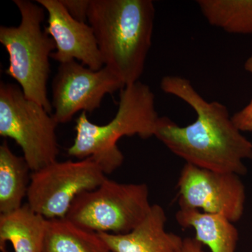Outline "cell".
<instances>
[{"label": "cell", "mask_w": 252, "mask_h": 252, "mask_svg": "<svg viewBox=\"0 0 252 252\" xmlns=\"http://www.w3.org/2000/svg\"><path fill=\"white\" fill-rule=\"evenodd\" d=\"M160 88L190 106L197 119L193 124L180 126L170 118L159 117L154 137L186 163L212 171L246 175L244 160H252V142L235 125L224 104L207 102L189 79L180 76H165Z\"/></svg>", "instance_id": "cell-1"}, {"label": "cell", "mask_w": 252, "mask_h": 252, "mask_svg": "<svg viewBox=\"0 0 252 252\" xmlns=\"http://www.w3.org/2000/svg\"><path fill=\"white\" fill-rule=\"evenodd\" d=\"M154 19L152 0H91L88 21L104 67L125 86L139 81L143 74Z\"/></svg>", "instance_id": "cell-2"}, {"label": "cell", "mask_w": 252, "mask_h": 252, "mask_svg": "<svg viewBox=\"0 0 252 252\" xmlns=\"http://www.w3.org/2000/svg\"><path fill=\"white\" fill-rule=\"evenodd\" d=\"M158 114L155 96L150 87L140 81L126 86L119 94L115 117L105 125H96L81 112L76 120V136L67 149L70 157L79 160L91 157L105 175L122 166L124 157L117 142L124 136L142 139L154 136Z\"/></svg>", "instance_id": "cell-3"}, {"label": "cell", "mask_w": 252, "mask_h": 252, "mask_svg": "<svg viewBox=\"0 0 252 252\" xmlns=\"http://www.w3.org/2000/svg\"><path fill=\"white\" fill-rule=\"evenodd\" d=\"M14 2L21 14V23L18 27H0V43L9 54V66L5 72L17 81L27 98L51 114L47 81L51 72L49 59L56 44L41 28L45 9L28 0Z\"/></svg>", "instance_id": "cell-4"}, {"label": "cell", "mask_w": 252, "mask_h": 252, "mask_svg": "<svg viewBox=\"0 0 252 252\" xmlns=\"http://www.w3.org/2000/svg\"><path fill=\"white\" fill-rule=\"evenodd\" d=\"M152 207L146 184L120 183L107 178L97 188L77 196L66 218L95 233L124 235L137 228Z\"/></svg>", "instance_id": "cell-5"}, {"label": "cell", "mask_w": 252, "mask_h": 252, "mask_svg": "<svg viewBox=\"0 0 252 252\" xmlns=\"http://www.w3.org/2000/svg\"><path fill=\"white\" fill-rule=\"evenodd\" d=\"M58 124L42 106L27 98L21 87L1 82L0 135L20 146L31 172L57 160Z\"/></svg>", "instance_id": "cell-6"}, {"label": "cell", "mask_w": 252, "mask_h": 252, "mask_svg": "<svg viewBox=\"0 0 252 252\" xmlns=\"http://www.w3.org/2000/svg\"><path fill=\"white\" fill-rule=\"evenodd\" d=\"M106 180L91 157L76 161L56 160L32 172L28 204L46 220L65 218L77 196L97 188Z\"/></svg>", "instance_id": "cell-7"}, {"label": "cell", "mask_w": 252, "mask_h": 252, "mask_svg": "<svg viewBox=\"0 0 252 252\" xmlns=\"http://www.w3.org/2000/svg\"><path fill=\"white\" fill-rule=\"evenodd\" d=\"M180 209L220 215L233 223L243 216L246 189L240 176L186 163L178 182Z\"/></svg>", "instance_id": "cell-8"}, {"label": "cell", "mask_w": 252, "mask_h": 252, "mask_svg": "<svg viewBox=\"0 0 252 252\" xmlns=\"http://www.w3.org/2000/svg\"><path fill=\"white\" fill-rule=\"evenodd\" d=\"M125 87L109 68L94 71L76 61L60 64L52 82V114L58 124L70 122L77 112L99 108L107 94Z\"/></svg>", "instance_id": "cell-9"}, {"label": "cell", "mask_w": 252, "mask_h": 252, "mask_svg": "<svg viewBox=\"0 0 252 252\" xmlns=\"http://www.w3.org/2000/svg\"><path fill=\"white\" fill-rule=\"evenodd\" d=\"M48 13L44 31L56 44L51 59L60 64L75 61L94 71L104 65L94 30L90 25L79 22L68 13L61 0H37Z\"/></svg>", "instance_id": "cell-10"}, {"label": "cell", "mask_w": 252, "mask_h": 252, "mask_svg": "<svg viewBox=\"0 0 252 252\" xmlns=\"http://www.w3.org/2000/svg\"><path fill=\"white\" fill-rule=\"evenodd\" d=\"M166 222L165 210L155 204L145 220L130 233L99 235L112 252H179L184 239L166 231Z\"/></svg>", "instance_id": "cell-11"}, {"label": "cell", "mask_w": 252, "mask_h": 252, "mask_svg": "<svg viewBox=\"0 0 252 252\" xmlns=\"http://www.w3.org/2000/svg\"><path fill=\"white\" fill-rule=\"evenodd\" d=\"M46 219L28 204L0 216V248L9 243L14 252H43Z\"/></svg>", "instance_id": "cell-12"}, {"label": "cell", "mask_w": 252, "mask_h": 252, "mask_svg": "<svg viewBox=\"0 0 252 252\" xmlns=\"http://www.w3.org/2000/svg\"><path fill=\"white\" fill-rule=\"evenodd\" d=\"M177 223L195 230V238L212 252H236L239 233L228 219L196 210L180 209L175 215Z\"/></svg>", "instance_id": "cell-13"}, {"label": "cell", "mask_w": 252, "mask_h": 252, "mask_svg": "<svg viewBox=\"0 0 252 252\" xmlns=\"http://www.w3.org/2000/svg\"><path fill=\"white\" fill-rule=\"evenodd\" d=\"M43 252H112L99 233L67 218L46 220Z\"/></svg>", "instance_id": "cell-14"}, {"label": "cell", "mask_w": 252, "mask_h": 252, "mask_svg": "<svg viewBox=\"0 0 252 252\" xmlns=\"http://www.w3.org/2000/svg\"><path fill=\"white\" fill-rule=\"evenodd\" d=\"M31 170L24 158L15 155L6 141L0 146V212L16 211L23 206L31 182Z\"/></svg>", "instance_id": "cell-15"}, {"label": "cell", "mask_w": 252, "mask_h": 252, "mask_svg": "<svg viewBox=\"0 0 252 252\" xmlns=\"http://www.w3.org/2000/svg\"><path fill=\"white\" fill-rule=\"evenodd\" d=\"M196 2L211 26L230 34H252V0H198Z\"/></svg>", "instance_id": "cell-16"}, {"label": "cell", "mask_w": 252, "mask_h": 252, "mask_svg": "<svg viewBox=\"0 0 252 252\" xmlns=\"http://www.w3.org/2000/svg\"><path fill=\"white\" fill-rule=\"evenodd\" d=\"M244 67L252 74V55L245 61ZM232 120L241 132H252V99L248 105L232 116Z\"/></svg>", "instance_id": "cell-17"}, {"label": "cell", "mask_w": 252, "mask_h": 252, "mask_svg": "<svg viewBox=\"0 0 252 252\" xmlns=\"http://www.w3.org/2000/svg\"><path fill=\"white\" fill-rule=\"evenodd\" d=\"M68 13L79 22L88 21L91 0H61Z\"/></svg>", "instance_id": "cell-18"}, {"label": "cell", "mask_w": 252, "mask_h": 252, "mask_svg": "<svg viewBox=\"0 0 252 252\" xmlns=\"http://www.w3.org/2000/svg\"><path fill=\"white\" fill-rule=\"evenodd\" d=\"M179 252H205L203 245L195 238H184L183 244Z\"/></svg>", "instance_id": "cell-19"}, {"label": "cell", "mask_w": 252, "mask_h": 252, "mask_svg": "<svg viewBox=\"0 0 252 252\" xmlns=\"http://www.w3.org/2000/svg\"><path fill=\"white\" fill-rule=\"evenodd\" d=\"M0 250H1V252H8L7 249H6V246H3L0 248Z\"/></svg>", "instance_id": "cell-20"}]
</instances>
